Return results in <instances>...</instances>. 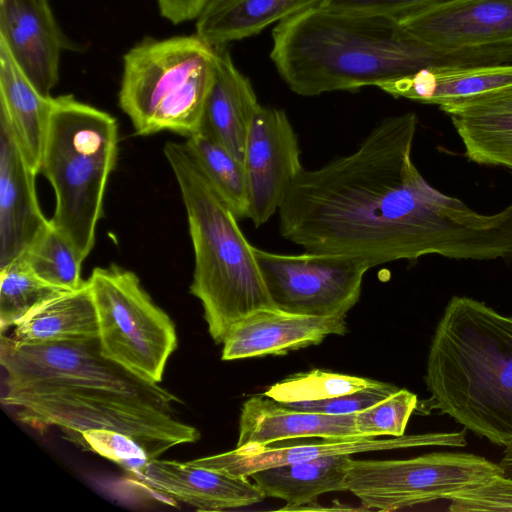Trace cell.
I'll use <instances>...</instances> for the list:
<instances>
[{
    "mask_svg": "<svg viewBox=\"0 0 512 512\" xmlns=\"http://www.w3.org/2000/svg\"><path fill=\"white\" fill-rule=\"evenodd\" d=\"M378 381L314 369L293 374L273 385L265 395L282 403L319 401L373 386Z\"/></svg>",
    "mask_w": 512,
    "mask_h": 512,
    "instance_id": "f1b7e54d",
    "label": "cell"
},
{
    "mask_svg": "<svg viewBox=\"0 0 512 512\" xmlns=\"http://www.w3.org/2000/svg\"><path fill=\"white\" fill-rule=\"evenodd\" d=\"M14 327L12 338L28 345L98 338L97 312L88 281L38 307Z\"/></svg>",
    "mask_w": 512,
    "mask_h": 512,
    "instance_id": "cb8c5ba5",
    "label": "cell"
},
{
    "mask_svg": "<svg viewBox=\"0 0 512 512\" xmlns=\"http://www.w3.org/2000/svg\"><path fill=\"white\" fill-rule=\"evenodd\" d=\"M398 389L395 385L378 381L373 386L329 399L285 404L302 411L329 415H349L361 412L382 401Z\"/></svg>",
    "mask_w": 512,
    "mask_h": 512,
    "instance_id": "d6a6232c",
    "label": "cell"
},
{
    "mask_svg": "<svg viewBox=\"0 0 512 512\" xmlns=\"http://www.w3.org/2000/svg\"><path fill=\"white\" fill-rule=\"evenodd\" d=\"M449 0H321L319 6L344 12L378 14L399 19Z\"/></svg>",
    "mask_w": 512,
    "mask_h": 512,
    "instance_id": "836d02e7",
    "label": "cell"
},
{
    "mask_svg": "<svg viewBox=\"0 0 512 512\" xmlns=\"http://www.w3.org/2000/svg\"><path fill=\"white\" fill-rule=\"evenodd\" d=\"M298 138L286 112L260 106L252 121L244 156L249 189L248 219L266 223L303 170Z\"/></svg>",
    "mask_w": 512,
    "mask_h": 512,
    "instance_id": "8fae6325",
    "label": "cell"
},
{
    "mask_svg": "<svg viewBox=\"0 0 512 512\" xmlns=\"http://www.w3.org/2000/svg\"><path fill=\"white\" fill-rule=\"evenodd\" d=\"M52 96L42 95L0 41V114L28 164L39 173Z\"/></svg>",
    "mask_w": 512,
    "mask_h": 512,
    "instance_id": "7402d4cb",
    "label": "cell"
},
{
    "mask_svg": "<svg viewBox=\"0 0 512 512\" xmlns=\"http://www.w3.org/2000/svg\"><path fill=\"white\" fill-rule=\"evenodd\" d=\"M22 257L31 271L48 284L74 291L86 283L81 274L83 258L51 223Z\"/></svg>",
    "mask_w": 512,
    "mask_h": 512,
    "instance_id": "83f0119b",
    "label": "cell"
},
{
    "mask_svg": "<svg viewBox=\"0 0 512 512\" xmlns=\"http://www.w3.org/2000/svg\"><path fill=\"white\" fill-rule=\"evenodd\" d=\"M36 174L0 114V269L21 258L51 223L38 203Z\"/></svg>",
    "mask_w": 512,
    "mask_h": 512,
    "instance_id": "9a60e30c",
    "label": "cell"
},
{
    "mask_svg": "<svg viewBox=\"0 0 512 512\" xmlns=\"http://www.w3.org/2000/svg\"><path fill=\"white\" fill-rule=\"evenodd\" d=\"M321 0H206L195 34L213 48L260 33Z\"/></svg>",
    "mask_w": 512,
    "mask_h": 512,
    "instance_id": "603a6c76",
    "label": "cell"
},
{
    "mask_svg": "<svg viewBox=\"0 0 512 512\" xmlns=\"http://www.w3.org/2000/svg\"><path fill=\"white\" fill-rule=\"evenodd\" d=\"M418 402L415 393L399 388L382 401L356 413V430L362 436H403Z\"/></svg>",
    "mask_w": 512,
    "mask_h": 512,
    "instance_id": "f546056e",
    "label": "cell"
},
{
    "mask_svg": "<svg viewBox=\"0 0 512 512\" xmlns=\"http://www.w3.org/2000/svg\"><path fill=\"white\" fill-rule=\"evenodd\" d=\"M436 409L473 434L505 447L512 442V315L453 296L429 346L424 376Z\"/></svg>",
    "mask_w": 512,
    "mask_h": 512,
    "instance_id": "277c9868",
    "label": "cell"
},
{
    "mask_svg": "<svg viewBox=\"0 0 512 512\" xmlns=\"http://www.w3.org/2000/svg\"><path fill=\"white\" fill-rule=\"evenodd\" d=\"M272 40V62L288 87L301 96L376 87L425 68L482 62L480 48L425 44L394 17L319 4L279 22Z\"/></svg>",
    "mask_w": 512,
    "mask_h": 512,
    "instance_id": "3957f363",
    "label": "cell"
},
{
    "mask_svg": "<svg viewBox=\"0 0 512 512\" xmlns=\"http://www.w3.org/2000/svg\"><path fill=\"white\" fill-rule=\"evenodd\" d=\"M510 85L512 63L425 68L376 87L396 98L441 106Z\"/></svg>",
    "mask_w": 512,
    "mask_h": 512,
    "instance_id": "44dd1931",
    "label": "cell"
},
{
    "mask_svg": "<svg viewBox=\"0 0 512 512\" xmlns=\"http://www.w3.org/2000/svg\"><path fill=\"white\" fill-rule=\"evenodd\" d=\"M360 436L355 427V414L329 415L297 410L265 394H256L242 406L236 447L266 446L299 438Z\"/></svg>",
    "mask_w": 512,
    "mask_h": 512,
    "instance_id": "ffe728a7",
    "label": "cell"
},
{
    "mask_svg": "<svg viewBox=\"0 0 512 512\" xmlns=\"http://www.w3.org/2000/svg\"><path fill=\"white\" fill-rule=\"evenodd\" d=\"M503 476L512 479V442L504 447L502 457L498 462Z\"/></svg>",
    "mask_w": 512,
    "mask_h": 512,
    "instance_id": "d590c367",
    "label": "cell"
},
{
    "mask_svg": "<svg viewBox=\"0 0 512 512\" xmlns=\"http://www.w3.org/2000/svg\"><path fill=\"white\" fill-rule=\"evenodd\" d=\"M214 49V77L196 132L218 142L243 163L250 127L261 105L227 46Z\"/></svg>",
    "mask_w": 512,
    "mask_h": 512,
    "instance_id": "d6986e66",
    "label": "cell"
},
{
    "mask_svg": "<svg viewBox=\"0 0 512 512\" xmlns=\"http://www.w3.org/2000/svg\"><path fill=\"white\" fill-rule=\"evenodd\" d=\"M0 41L44 96L59 81L62 53L73 49L48 0H0Z\"/></svg>",
    "mask_w": 512,
    "mask_h": 512,
    "instance_id": "4fadbf2b",
    "label": "cell"
},
{
    "mask_svg": "<svg viewBox=\"0 0 512 512\" xmlns=\"http://www.w3.org/2000/svg\"><path fill=\"white\" fill-rule=\"evenodd\" d=\"M67 290L38 278L23 257L0 269V327L5 331Z\"/></svg>",
    "mask_w": 512,
    "mask_h": 512,
    "instance_id": "4316f807",
    "label": "cell"
},
{
    "mask_svg": "<svg viewBox=\"0 0 512 512\" xmlns=\"http://www.w3.org/2000/svg\"><path fill=\"white\" fill-rule=\"evenodd\" d=\"M351 455L320 457L254 472L250 477L266 497L284 500L281 510H298L320 495L345 491L344 480Z\"/></svg>",
    "mask_w": 512,
    "mask_h": 512,
    "instance_id": "d4e9b609",
    "label": "cell"
},
{
    "mask_svg": "<svg viewBox=\"0 0 512 512\" xmlns=\"http://www.w3.org/2000/svg\"><path fill=\"white\" fill-rule=\"evenodd\" d=\"M451 512H512V479L503 475L449 499Z\"/></svg>",
    "mask_w": 512,
    "mask_h": 512,
    "instance_id": "1f68e13d",
    "label": "cell"
},
{
    "mask_svg": "<svg viewBox=\"0 0 512 512\" xmlns=\"http://www.w3.org/2000/svg\"><path fill=\"white\" fill-rule=\"evenodd\" d=\"M466 445L465 429L447 433L404 434L388 439H378L377 436H360L324 439L322 442L296 445H246L221 454L198 458L189 463L230 476L248 478L259 470L311 461L320 457L423 446L464 447Z\"/></svg>",
    "mask_w": 512,
    "mask_h": 512,
    "instance_id": "7c38bea8",
    "label": "cell"
},
{
    "mask_svg": "<svg viewBox=\"0 0 512 512\" xmlns=\"http://www.w3.org/2000/svg\"><path fill=\"white\" fill-rule=\"evenodd\" d=\"M160 15L174 25L195 20L206 0H155Z\"/></svg>",
    "mask_w": 512,
    "mask_h": 512,
    "instance_id": "e575fe53",
    "label": "cell"
},
{
    "mask_svg": "<svg viewBox=\"0 0 512 512\" xmlns=\"http://www.w3.org/2000/svg\"><path fill=\"white\" fill-rule=\"evenodd\" d=\"M211 187L238 219L248 218L249 189L244 164L213 139L196 132L183 143Z\"/></svg>",
    "mask_w": 512,
    "mask_h": 512,
    "instance_id": "484cf974",
    "label": "cell"
},
{
    "mask_svg": "<svg viewBox=\"0 0 512 512\" xmlns=\"http://www.w3.org/2000/svg\"><path fill=\"white\" fill-rule=\"evenodd\" d=\"M87 281L102 355L142 379L160 383L177 348L171 318L154 303L138 276L117 264L95 267Z\"/></svg>",
    "mask_w": 512,
    "mask_h": 512,
    "instance_id": "ba28073f",
    "label": "cell"
},
{
    "mask_svg": "<svg viewBox=\"0 0 512 512\" xmlns=\"http://www.w3.org/2000/svg\"><path fill=\"white\" fill-rule=\"evenodd\" d=\"M439 107L450 117L468 160L512 171V85Z\"/></svg>",
    "mask_w": 512,
    "mask_h": 512,
    "instance_id": "ac0fdd59",
    "label": "cell"
},
{
    "mask_svg": "<svg viewBox=\"0 0 512 512\" xmlns=\"http://www.w3.org/2000/svg\"><path fill=\"white\" fill-rule=\"evenodd\" d=\"M146 485L199 511H222L263 501V491L246 477H234L189 462L153 458L138 476Z\"/></svg>",
    "mask_w": 512,
    "mask_h": 512,
    "instance_id": "e0dca14e",
    "label": "cell"
},
{
    "mask_svg": "<svg viewBox=\"0 0 512 512\" xmlns=\"http://www.w3.org/2000/svg\"><path fill=\"white\" fill-rule=\"evenodd\" d=\"M0 363L1 403L37 430L55 426L80 443L84 431L115 430L151 459L200 438L174 394L104 357L98 338L28 345L2 335Z\"/></svg>",
    "mask_w": 512,
    "mask_h": 512,
    "instance_id": "7a4b0ae2",
    "label": "cell"
},
{
    "mask_svg": "<svg viewBox=\"0 0 512 512\" xmlns=\"http://www.w3.org/2000/svg\"><path fill=\"white\" fill-rule=\"evenodd\" d=\"M397 20L413 38L441 48L512 42V0H449Z\"/></svg>",
    "mask_w": 512,
    "mask_h": 512,
    "instance_id": "5bb4252c",
    "label": "cell"
},
{
    "mask_svg": "<svg viewBox=\"0 0 512 512\" xmlns=\"http://www.w3.org/2000/svg\"><path fill=\"white\" fill-rule=\"evenodd\" d=\"M254 253L275 307L304 315L345 317L358 302L371 268L341 254H280L256 247Z\"/></svg>",
    "mask_w": 512,
    "mask_h": 512,
    "instance_id": "30bf717a",
    "label": "cell"
},
{
    "mask_svg": "<svg viewBox=\"0 0 512 512\" xmlns=\"http://www.w3.org/2000/svg\"><path fill=\"white\" fill-rule=\"evenodd\" d=\"M81 446L139 476L151 460L147 451L127 434L109 429H91L81 435Z\"/></svg>",
    "mask_w": 512,
    "mask_h": 512,
    "instance_id": "4dcf8cb0",
    "label": "cell"
},
{
    "mask_svg": "<svg viewBox=\"0 0 512 512\" xmlns=\"http://www.w3.org/2000/svg\"><path fill=\"white\" fill-rule=\"evenodd\" d=\"M118 142L114 116L73 95L52 98L39 172L55 194L51 224L83 260L95 244Z\"/></svg>",
    "mask_w": 512,
    "mask_h": 512,
    "instance_id": "8992f818",
    "label": "cell"
},
{
    "mask_svg": "<svg viewBox=\"0 0 512 512\" xmlns=\"http://www.w3.org/2000/svg\"><path fill=\"white\" fill-rule=\"evenodd\" d=\"M418 119L384 118L352 153L303 170L279 208L283 238L372 268L426 255L450 257L464 219L455 197L432 187L412 160Z\"/></svg>",
    "mask_w": 512,
    "mask_h": 512,
    "instance_id": "6da1fadb",
    "label": "cell"
},
{
    "mask_svg": "<svg viewBox=\"0 0 512 512\" xmlns=\"http://www.w3.org/2000/svg\"><path fill=\"white\" fill-rule=\"evenodd\" d=\"M186 209L194 250L190 292L203 306L208 331L222 344L231 328L249 314L276 308L254 249L237 217L211 187L184 144L163 148Z\"/></svg>",
    "mask_w": 512,
    "mask_h": 512,
    "instance_id": "5b68a950",
    "label": "cell"
},
{
    "mask_svg": "<svg viewBox=\"0 0 512 512\" xmlns=\"http://www.w3.org/2000/svg\"><path fill=\"white\" fill-rule=\"evenodd\" d=\"M500 475L498 463L465 452H432L403 460L351 458L344 489L364 509L394 511L449 500Z\"/></svg>",
    "mask_w": 512,
    "mask_h": 512,
    "instance_id": "9c48e42d",
    "label": "cell"
},
{
    "mask_svg": "<svg viewBox=\"0 0 512 512\" xmlns=\"http://www.w3.org/2000/svg\"><path fill=\"white\" fill-rule=\"evenodd\" d=\"M344 316H312L277 308L261 309L237 322L223 344L222 360L231 361L320 344L329 335L347 332Z\"/></svg>",
    "mask_w": 512,
    "mask_h": 512,
    "instance_id": "2e32d148",
    "label": "cell"
},
{
    "mask_svg": "<svg viewBox=\"0 0 512 512\" xmlns=\"http://www.w3.org/2000/svg\"><path fill=\"white\" fill-rule=\"evenodd\" d=\"M119 106L135 134L196 133L215 71V49L196 34L144 37L123 55Z\"/></svg>",
    "mask_w": 512,
    "mask_h": 512,
    "instance_id": "52a82bcc",
    "label": "cell"
}]
</instances>
